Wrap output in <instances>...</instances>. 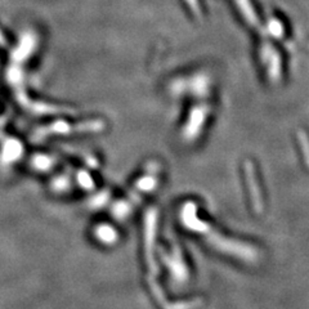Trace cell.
Returning <instances> with one entry per match:
<instances>
[{
    "mask_svg": "<svg viewBox=\"0 0 309 309\" xmlns=\"http://www.w3.org/2000/svg\"><path fill=\"white\" fill-rule=\"evenodd\" d=\"M156 230H158V210L148 209L144 217V252H146V263L148 268L147 282L153 294L154 299L164 309H193L197 306V301H179L171 303L164 294L160 284L158 281L159 267L154 258V246H156Z\"/></svg>",
    "mask_w": 309,
    "mask_h": 309,
    "instance_id": "cell-1",
    "label": "cell"
},
{
    "mask_svg": "<svg viewBox=\"0 0 309 309\" xmlns=\"http://www.w3.org/2000/svg\"><path fill=\"white\" fill-rule=\"evenodd\" d=\"M159 170H160V168H159L158 164H149V166L147 168L146 174L137 181L136 185H134L133 188L131 190V192L126 195V197H125L124 200L117 201V202L112 206L111 214L114 215L115 219H126V218L132 214V212L136 209L137 205L141 202L143 196L156 188L159 181Z\"/></svg>",
    "mask_w": 309,
    "mask_h": 309,
    "instance_id": "cell-2",
    "label": "cell"
},
{
    "mask_svg": "<svg viewBox=\"0 0 309 309\" xmlns=\"http://www.w3.org/2000/svg\"><path fill=\"white\" fill-rule=\"evenodd\" d=\"M163 256L164 262L168 264L169 271H170L174 279H186V277H187V271H186L185 262H183V258L182 255H181L178 246L173 245L170 254H163Z\"/></svg>",
    "mask_w": 309,
    "mask_h": 309,
    "instance_id": "cell-3",
    "label": "cell"
},
{
    "mask_svg": "<svg viewBox=\"0 0 309 309\" xmlns=\"http://www.w3.org/2000/svg\"><path fill=\"white\" fill-rule=\"evenodd\" d=\"M95 236L100 242L106 245L115 244L117 241V232L114 227L110 224H99L95 228Z\"/></svg>",
    "mask_w": 309,
    "mask_h": 309,
    "instance_id": "cell-4",
    "label": "cell"
},
{
    "mask_svg": "<svg viewBox=\"0 0 309 309\" xmlns=\"http://www.w3.org/2000/svg\"><path fill=\"white\" fill-rule=\"evenodd\" d=\"M52 164H53V160L50 158H48V156H45V154H41V156L35 158V160H34V166L38 168L39 170H45V169L50 168Z\"/></svg>",
    "mask_w": 309,
    "mask_h": 309,
    "instance_id": "cell-5",
    "label": "cell"
},
{
    "mask_svg": "<svg viewBox=\"0 0 309 309\" xmlns=\"http://www.w3.org/2000/svg\"><path fill=\"white\" fill-rule=\"evenodd\" d=\"M79 182L82 187H84L85 190H92L94 187V182L93 179L88 175L87 173H80L79 174Z\"/></svg>",
    "mask_w": 309,
    "mask_h": 309,
    "instance_id": "cell-6",
    "label": "cell"
},
{
    "mask_svg": "<svg viewBox=\"0 0 309 309\" xmlns=\"http://www.w3.org/2000/svg\"><path fill=\"white\" fill-rule=\"evenodd\" d=\"M107 198H109V196H105L100 193V195L95 196V197L93 198L92 202H90V206H92V208H99L100 205H103V203L106 202Z\"/></svg>",
    "mask_w": 309,
    "mask_h": 309,
    "instance_id": "cell-7",
    "label": "cell"
}]
</instances>
